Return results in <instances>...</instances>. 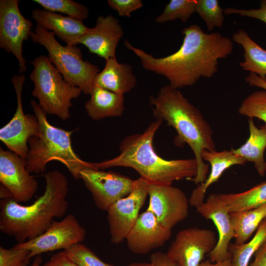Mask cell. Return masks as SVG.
<instances>
[{"label":"cell","mask_w":266,"mask_h":266,"mask_svg":"<svg viewBox=\"0 0 266 266\" xmlns=\"http://www.w3.org/2000/svg\"><path fill=\"white\" fill-rule=\"evenodd\" d=\"M180 48L166 57L156 58L132 45L125 46L139 59L143 68L166 77L169 85L178 89L191 86L201 78L213 77L218 69L219 60L228 57L233 49V41L219 33H207L194 24L182 31Z\"/></svg>","instance_id":"obj_1"},{"label":"cell","mask_w":266,"mask_h":266,"mask_svg":"<svg viewBox=\"0 0 266 266\" xmlns=\"http://www.w3.org/2000/svg\"><path fill=\"white\" fill-rule=\"evenodd\" d=\"M45 189L42 195L29 205H21L13 198L0 201V230L19 243L43 233L55 218L64 216L68 203L66 176L57 170L45 173Z\"/></svg>","instance_id":"obj_2"},{"label":"cell","mask_w":266,"mask_h":266,"mask_svg":"<svg viewBox=\"0 0 266 266\" xmlns=\"http://www.w3.org/2000/svg\"><path fill=\"white\" fill-rule=\"evenodd\" d=\"M155 118L166 121L174 128L177 135L176 146L187 144L195 155L198 165L195 177L187 180L198 185L204 182L208 173V165L204 164L202 155L204 150L215 151L213 130L200 110L192 104L178 89L169 85L162 87L156 97H149Z\"/></svg>","instance_id":"obj_3"},{"label":"cell","mask_w":266,"mask_h":266,"mask_svg":"<svg viewBox=\"0 0 266 266\" xmlns=\"http://www.w3.org/2000/svg\"><path fill=\"white\" fill-rule=\"evenodd\" d=\"M163 121L157 119L151 123L143 133L125 137L120 145L119 155L96 163L97 167L102 169L114 166L131 167L149 184L162 186H171L174 181L195 177L198 165L195 158L167 160L155 152L153 138Z\"/></svg>","instance_id":"obj_4"},{"label":"cell","mask_w":266,"mask_h":266,"mask_svg":"<svg viewBox=\"0 0 266 266\" xmlns=\"http://www.w3.org/2000/svg\"><path fill=\"white\" fill-rule=\"evenodd\" d=\"M30 104L38 121L39 135L28 140L30 148L26 159L29 173H44L47 163L54 160L66 165L75 179H80V172L84 169H99L96 163L84 161L75 153L71 143L73 131L52 125L38 103L31 100Z\"/></svg>","instance_id":"obj_5"},{"label":"cell","mask_w":266,"mask_h":266,"mask_svg":"<svg viewBox=\"0 0 266 266\" xmlns=\"http://www.w3.org/2000/svg\"><path fill=\"white\" fill-rule=\"evenodd\" d=\"M31 63L33 66L30 75L34 84L32 95L47 114L57 115L63 120L69 119L71 100L77 98L82 90L67 83L47 56L36 57Z\"/></svg>","instance_id":"obj_6"},{"label":"cell","mask_w":266,"mask_h":266,"mask_svg":"<svg viewBox=\"0 0 266 266\" xmlns=\"http://www.w3.org/2000/svg\"><path fill=\"white\" fill-rule=\"evenodd\" d=\"M53 32L36 24L30 38L44 46L48 57L69 85L79 87L85 95H90L94 87L99 67L83 60L81 49L76 45L63 46L56 39Z\"/></svg>","instance_id":"obj_7"},{"label":"cell","mask_w":266,"mask_h":266,"mask_svg":"<svg viewBox=\"0 0 266 266\" xmlns=\"http://www.w3.org/2000/svg\"><path fill=\"white\" fill-rule=\"evenodd\" d=\"M19 0H0V47L17 59L19 72L27 70L26 61L23 56L24 41L30 37L33 28L32 21L25 18L19 8Z\"/></svg>","instance_id":"obj_8"},{"label":"cell","mask_w":266,"mask_h":266,"mask_svg":"<svg viewBox=\"0 0 266 266\" xmlns=\"http://www.w3.org/2000/svg\"><path fill=\"white\" fill-rule=\"evenodd\" d=\"M25 77L15 74L11 78L17 96L16 112L6 125L0 130V139L11 151L26 159L29 151L27 143L31 136L39 135L38 121L35 115L25 114L22 102V93Z\"/></svg>","instance_id":"obj_9"},{"label":"cell","mask_w":266,"mask_h":266,"mask_svg":"<svg viewBox=\"0 0 266 266\" xmlns=\"http://www.w3.org/2000/svg\"><path fill=\"white\" fill-rule=\"evenodd\" d=\"M86 235L85 228L73 214L66 215L60 221H53L42 234L15 246L30 251V257L42 253L69 248L84 241Z\"/></svg>","instance_id":"obj_10"},{"label":"cell","mask_w":266,"mask_h":266,"mask_svg":"<svg viewBox=\"0 0 266 266\" xmlns=\"http://www.w3.org/2000/svg\"><path fill=\"white\" fill-rule=\"evenodd\" d=\"M149 183L139 177L134 180L130 194L114 203L107 210L111 242L122 243L134 225L148 195Z\"/></svg>","instance_id":"obj_11"},{"label":"cell","mask_w":266,"mask_h":266,"mask_svg":"<svg viewBox=\"0 0 266 266\" xmlns=\"http://www.w3.org/2000/svg\"><path fill=\"white\" fill-rule=\"evenodd\" d=\"M217 241L215 233L211 230L188 228L177 233L166 254L179 266H199Z\"/></svg>","instance_id":"obj_12"},{"label":"cell","mask_w":266,"mask_h":266,"mask_svg":"<svg viewBox=\"0 0 266 266\" xmlns=\"http://www.w3.org/2000/svg\"><path fill=\"white\" fill-rule=\"evenodd\" d=\"M80 177L91 193L95 204L103 211L118 200L131 192L134 180L112 171L86 168L80 172Z\"/></svg>","instance_id":"obj_13"},{"label":"cell","mask_w":266,"mask_h":266,"mask_svg":"<svg viewBox=\"0 0 266 266\" xmlns=\"http://www.w3.org/2000/svg\"><path fill=\"white\" fill-rule=\"evenodd\" d=\"M148 195L147 210L152 212L164 228L171 231L188 216L189 200L180 189L171 185L149 184Z\"/></svg>","instance_id":"obj_14"},{"label":"cell","mask_w":266,"mask_h":266,"mask_svg":"<svg viewBox=\"0 0 266 266\" xmlns=\"http://www.w3.org/2000/svg\"><path fill=\"white\" fill-rule=\"evenodd\" d=\"M27 161L17 154L0 148V182L18 202L30 200L37 191V181L26 169Z\"/></svg>","instance_id":"obj_15"},{"label":"cell","mask_w":266,"mask_h":266,"mask_svg":"<svg viewBox=\"0 0 266 266\" xmlns=\"http://www.w3.org/2000/svg\"><path fill=\"white\" fill-rule=\"evenodd\" d=\"M197 212L207 219H211L216 226L219 234L217 243L208 255L212 263L231 258L229 246L234 237V232L230 212L218 195L210 194L206 200L197 208Z\"/></svg>","instance_id":"obj_16"},{"label":"cell","mask_w":266,"mask_h":266,"mask_svg":"<svg viewBox=\"0 0 266 266\" xmlns=\"http://www.w3.org/2000/svg\"><path fill=\"white\" fill-rule=\"evenodd\" d=\"M124 34L119 21L112 15L97 17L96 25L89 28L79 39L78 44L87 47L91 53L106 60L115 57L116 47Z\"/></svg>","instance_id":"obj_17"},{"label":"cell","mask_w":266,"mask_h":266,"mask_svg":"<svg viewBox=\"0 0 266 266\" xmlns=\"http://www.w3.org/2000/svg\"><path fill=\"white\" fill-rule=\"evenodd\" d=\"M171 235V231L162 226L155 215L146 210L139 215L125 239L131 252L145 254L164 245Z\"/></svg>","instance_id":"obj_18"},{"label":"cell","mask_w":266,"mask_h":266,"mask_svg":"<svg viewBox=\"0 0 266 266\" xmlns=\"http://www.w3.org/2000/svg\"><path fill=\"white\" fill-rule=\"evenodd\" d=\"M32 18L36 24L53 33L68 45H76L79 39L88 30L82 20L65 16L45 10L35 9Z\"/></svg>","instance_id":"obj_19"},{"label":"cell","mask_w":266,"mask_h":266,"mask_svg":"<svg viewBox=\"0 0 266 266\" xmlns=\"http://www.w3.org/2000/svg\"><path fill=\"white\" fill-rule=\"evenodd\" d=\"M203 161L211 165V171L204 182L198 184L191 196L189 204L198 207L204 202V196L207 188L217 182L222 173L231 166L244 165L246 161L242 157L233 154L231 150L221 152L204 151L202 155Z\"/></svg>","instance_id":"obj_20"},{"label":"cell","mask_w":266,"mask_h":266,"mask_svg":"<svg viewBox=\"0 0 266 266\" xmlns=\"http://www.w3.org/2000/svg\"><path fill=\"white\" fill-rule=\"evenodd\" d=\"M136 82L132 66L120 64L113 58L105 61L103 69L95 77L94 86L124 96L135 87Z\"/></svg>","instance_id":"obj_21"},{"label":"cell","mask_w":266,"mask_h":266,"mask_svg":"<svg viewBox=\"0 0 266 266\" xmlns=\"http://www.w3.org/2000/svg\"><path fill=\"white\" fill-rule=\"evenodd\" d=\"M90 99L85 103L88 115L93 120L121 117L125 110L124 97L98 86H94Z\"/></svg>","instance_id":"obj_22"},{"label":"cell","mask_w":266,"mask_h":266,"mask_svg":"<svg viewBox=\"0 0 266 266\" xmlns=\"http://www.w3.org/2000/svg\"><path fill=\"white\" fill-rule=\"evenodd\" d=\"M250 135L246 142L237 149L232 148L234 154L253 162L258 173L263 176L266 172L264 152L266 148V125L257 128L253 119H248Z\"/></svg>","instance_id":"obj_23"},{"label":"cell","mask_w":266,"mask_h":266,"mask_svg":"<svg viewBox=\"0 0 266 266\" xmlns=\"http://www.w3.org/2000/svg\"><path fill=\"white\" fill-rule=\"evenodd\" d=\"M233 41L243 49L244 60L239 66L266 80V50L251 38L243 30L239 29L232 35Z\"/></svg>","instance_id":"obj_24"},{"label":"cell","mask_w":266,"mask_h":266,"mask_svg":"<svg viewBox=\"0 0 266 266\" xmlns=\"http://www.w3.org/2000/svg\"><path fill=\"white\" fill-rule=\"evenodd\" d=\"M234 232V243H245L266 218V203L257 208L241 212L230 213Z\"/></svg>","instance_id":"obj_25"},{"label":"cell","mask_w":266,"mask_h":266,"mask_svg":"<svg viewBox=\"0 0 266 266\" xmlns=\"http://www.w3.org/2000/svg\"><path fill=\"white\" fill-rule=\"evenodd\" d=\"M218 195L230 213L253 209L266 203V181L242 193Z\"/></svg>","instance_id":"obj_26"},{"label":"cell","mask_w":266,"mask_h":266,"mask_svg":"<svg viewBox=\"0 0 266 266\" xmlns=\"http://www.w3.org/2000/svg\"><path fill=\"white\" fill-rule=\"evenodd\" d=\"M266 241V218L261 222L251 240L241 245L229 244L233 266H248L252 257Z\"/></svg>","instance_id":"obj_27"},{"label":"cell","mask_w":266,"mask_h":266,"mask_svg":"<svg viewBox=\"0 0 266 266\" xmlns=\"http://www.w3.org/2000/svg\"><path fill=\"white\" fill-rule=\"evenodd\" d=\"M197 0H170L163 12L155 19L157 23L180 19L186 22L196 12Z\"/></svg>","instance_id":"obj_28"},{"label":"cell","mask_w":266,"mask_h":266,"mask_svg":"<svg viewBox=\"0 0 266 266\" xmlns=\"http://www.w3.org/2000/svg\"><path fill=\"white\" fill-rule=\"evenodd\" d=\"M45 10L65 14L67 16L82 20L89 16V9L85 5L72 0H33Z\"/></svg>","instance_id":"obj_29"},{"label":"cell","mask_w":266,"mask_h":266,"mask_svg":"<svg viewBox=\"0 0 266 266\" xmlns=\"http://www.w3.org/2000/svg\"><path fill=\"white\" fill-rule=\"evenodd\" d=\"M238 111L249 119L262 120L266 125V90L256 91L249 94L242 101Z\"/></svg>","instance_id":"obj_30"},{"label":"cell","mask_w":266,"mask_h":266,"mask_svg":"<svg viewBox=\"0 0 266 266\" xmlns=\"http://www.w3.org/2000/svg\"><path fill=\"white\" fill-rule=\"evenodd\" d=\"M196 12L205 22L208 31L222 27L224 21V9L217 0H197Z\"/></svg>","instance_id":"obj_31"},{"label":"cell","mask_w":266,"mask_h":266,"mask_svg":"<svg viewBox=\"0 0 266 266\" xmlns=\"http://www.w3.org/2000/svg\"><path fill=\"white\" fill-rule=\"evenodd\" d=\"M64 251L78 266H113L103 262L91 249L81 243L74 244Z\"/></svg>","instance_id":"obj_32"},{"label":"cell","mask_w":266,"mask_h":266,"mask_svg":"<svg viewBox=\"0 0 266 266\" xmlns=\"http://www.w3.org/2000/svg\"><path fill=\"white\" fill-rule=\"evenodd\" d=\"M29 250L17 247H0V266H27L30 261Z\"/></svg>","instance_id":"obj_33"},{"label":"cell","mask_w":266,"mask_h":266,"mask_svg":"<svg viewBox=\"0 0 266 266\" xmlns=\"http://www.w3.org/2000/svg\"><path fill=\"white\" fill-rule=\"evenodd\" d=\"M109 6L120 16L130 17L131 13L143 6L141 0H108Z\"/></svg>","instance_id":"obj_34"},{"label":"cell","mask_w":266,"mask_h":266,"mask_svg":"<svg viewBox=\"0 0 266 266\" xmlns=\"http://www.w3.org/2000/svg\"><path fill=\"white\" fill-rule=\"evenodd\" d=\"M225 15L238 14L261 20L266 23V0H262L258 9H239L233 7H228L224 9Z\"/></svg>","instance_id":"obj_35"},{"label":"cell","mask_w":266,"mask_h":266,"mask_svg":"<svg viewBox=\"0 0 266 266\" xmlns=\"http://www.w3.org/2000/svg\"><path fill=\"white\" fill-rule=\"evenodd\" d=\"M44 266H78L73 262L63 250L53 254Z\"/></svg>","instance_id":"obj_36"},{"label":"cell","mask_w":266,"mask_h":266,"mask_svg":"<svg viewBox=\"0 0 266 266\" xmlns=\"http://www.w3.org/2000/svg\"><path fill=\"white\" fill-rule=\"evenodd\" d=\"M150 264L151 266H179L166 253L160 251L151 255Z\"/></svg>","instance_id":"obj_37"},{"label":"cell","mask_w":266,"mask_h":266,"mask_svg":"<svg viewBox=\"0 0 266 266\" xmlns=\"http://www.w3.org/2000/svg\"><path fill=\"white\" fill-rule=\"evenodd\" d=\"M254 260L250 266H266V241L254 255Z\"/></svg>","instance_id":"obj_38"},{"label":"cell","mask_w":266,"mask_h":266,"mask_svg":"<svg viewBox=\"0 0 266 266\" xmlns=\"http://www.w3.org/2000/svg\"><path fill=\"white\" fill-rule=\"evenodd\" d=\"M245 81L250 86L257 87L266 90V80L262 79L255 73L250 72L246 77Z\"/></svg>","instance_id":"obj_39"},{"label":"cell","mask_w":266,"mask_h":266,"mask_svg":"<svg viewBox=\"0 0 266 266\" xmlns=\"http://www.w3.org/2000/svg\"><path fill=\"white\" fill-rule=\"evenodd\" d=\"M199 266H233L231 258L222 261L212 263L209 259L202 262Z\"/></svg>","instance_id":"obj_40"},{"label":"cell","mask_w":266,"mask_h":266,"mask_svg":"<svg viewBox=\"0 0 266 266\" xmlns=\"http://www.w3.org/2000/svg\"><path fill=\"white\" fill-rule=\"evenodd\" d=\"M0 198L1 200L13 198V197L11 192L6 187L1 184L0 190Z\"/></svg>","instance_id":"obj_41"},{"label":"cell","mask_w":266,"mask_h":266,"mask_svg":"<svg viewBox=\"0 0 266 266\" xmlns=\"http://www.w3.org/2000/svg\"><path fill=\"white\" fill-rule=\"evenodd\" d=\"M42 261V258L40 255L36 256L31 266H39Z\"/></svg>","instance_id":"obj_42"},{"label":"cell","mask_w":266,"mask_h":266,"mask_svg":"<svg viewBox=\"0 0 266 266\" xmlns=\"http://www.w3.org/2000/svg\"><path fill=\"white\" fill-rule=\"evenodd\" d=\"M128 266H151L150 263H133Z\"/></svg>","instance_id":"obj_43"},{"label":"cell","mask_w":266,"mask_h":266,"mask_svg":"<svg viewBox=\"0 0 266 266\" xmlns=\"http://www.w3.org/2000/svg\"><path fill=\"white\" fill-rule=\"evenodd\" d=\"M39 266H44L43 265H42V266L40 265Z\"/></svg>","instance_id":"obj_44"}]
</instances>
